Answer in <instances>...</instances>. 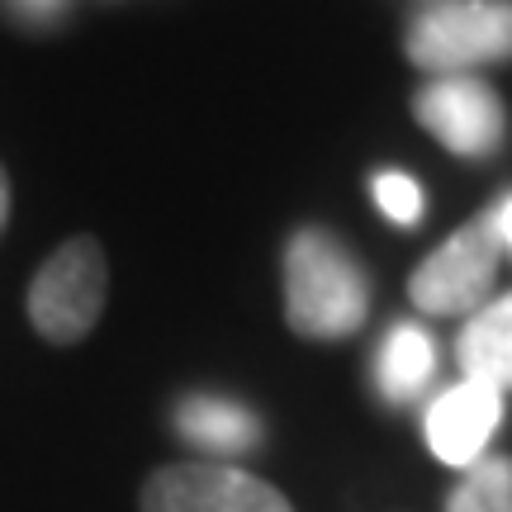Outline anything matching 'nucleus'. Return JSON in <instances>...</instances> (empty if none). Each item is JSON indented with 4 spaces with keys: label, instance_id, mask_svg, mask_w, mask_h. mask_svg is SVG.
Wrapping results in <instances>:
<instances>
[{
    "label": "nucleus",
    "instance_id": "nucleus-2",
    "mask_svg": "<svg viewBox=\"0 0 512 512\" xmlns=\"http://www.w3.org/2000/svg\"><path fill=\"white\" fill-rule=\"evenodd\" d=\"M408 62L437 76H470V67L512 57V0H446L408 29Z\"/></svg>",
    "mask_w": 512,
    "mask_h": 512
},
{
    "label": "nucleus",
    "instance_id": "nucleus-12",
    "mask_svg": "<svg viewBox=\"0 0 512 512\" xmlns=\"http://www.w3.org/2000/svg\"><path fill=\"white\" fill-rule=\"evenodd\" d=\"M375 204H380L394 223L422 219V190H418V181L403 176V171H380V176H375Z\"/></svg>",
    "mask_w": 512,
    "mask_h": 512
},
{
    "label": "nucleus",
    "instance_id": "nucleus-1",
    "mask_svg": "<svg viewBox=\"0 0 512 512\" xmlns=\"http://www.w3.org/2000/svg\"><path fill=\"white\" fill-rule=\"evenodd\" d=\"M370 313V285L356 256L323 228H299L285 247V323L299 337H351Z\"/></svg>",
    "mask_w": 512,
    "mask_h": 512
},
{
    "label": "nucleus",
    "instance_id": "nucleus-8",
    "mask_svg": "<svg viewBox=\"0 0 512 512\" xmlns=\"http://www.w3.org/2000/svg\"><path fill=\"white\" fill-rule=\"evenodd\" d=\"M456 356L465 380L494 384L498 394L512 389V294L470 313V323L460 328Z\"/></svg>",
    "mask_w": 512,
    "mask_h": 512
},
{
    "label": "nucleus",
    "instance_id": "nucleus-4",
    "mask_svg": "<svg viewBox=\"0 0 512 512\" xmlns=\"http://www.w3.org/2000/svg\"><path fill=\"white\" fill-rule=\"evenodd\" d=\"M498 252H503V242H498L494 214L470 219L413 271V280H408L413 304L422 313H437V318L484 309L498 275Z\"/></svg>",
    "mask_w": 512,
    "mask_h": 512
},
{
    "label": "nucleus",
    "instance_id": "nucleus-15",
    "mask_svg": "<svg viewBox=\"0 0 512 512\" xmlns=\"http://www.w3.org/2000/svg\"><path fill=\"white\" fill-rule=\"evenodd\" d=\"M10 219V181H5V171H0V228Z\"/></svg>",
    "mask_w": 512,
    "mask_h": 512
},
{
    "label": "nucleus",
    "instance_id": "nucleus-10",
    "mask_svg": "<svg viewBox=\"0 0 512 512\" xmlns=\"http://www.w3.org/2000/svg\"><path fill=\"white\" fill-rule=\"evenodd\" d=\"M432 366H437L432 337L422 328H413V323H399V328H389V337H384L380 361H375V380H380L384 399L403 403L432 380Z\"/></svg>",
    "mask_w": 512,
    "mask_h": 512
},
{
    "label": "nucleus",
    "instance_id": "nucleus-13",
    "mask_svg": "<svg viewBox=\"0 0 512 512\" xmlns=\"http://www.w3.org/2000/svg\"><path fill=\"white\" fill-rule=\"evenodd\" d=\"M10 5H15L24 19H53L57 10L67 5V0H10Z\"/></svg>",
    "mask_w": 512,
    "mask_h": 512
},
{
    "label": "nucleus",
    "instance_id": "nucleus-7",
    "mask_svg": "<svg viewBox=\"0 0 512 512\" xmlns=\"http://www.w3.org/2000/svg\"><path fill=\"white\" fill-rule=\"evenodd\" d=\"M503 418V394L484 380H460L427 408V446L446 465H475Z\"/></svg>",
    "mask_w": 512,
    "mask_h": 512
},
{
    "label": "nucleus",
    "instance_id": "nucleus-6",
    "mask_svg": "<svg viewBox=\"0 0 512 512\" xmlns=\"http://www.w3.org/2000/svg\"><path fill=\"white\" fill-rule=\"evenodd\" d=\"M413 110L418 124L456 157H489L503 143V105L479 76H437L418 91Z\"/></svg>",
    "mask_w": 512,
    "mask_h": 512
},
{
    "label": "nucleus",
    "instance_id": "nucleus-9",
    "mask_svg": "<svg viewBox=\"0 0 512 512\" xmlns=\"http://www.w3.org/2000/svg\"><path fill=\"white\" fill-rule=\"evenodd\" d=\"M176 427L185 432V441H195L204 451H219V456H238L252 451L261 441V422L252 408H242L238 399H223V394H195L176 408Z\"/></svg>",
    "mask_w": 512,
    "mask_h": 512
},
{
    "label": "nucleus",
    "instance_id": "nucleus-11",
    "mask_svg": "<svg viewBox=\"0 0 512 512\" xmlns=\"http://www.w3.org/2000/svg\"><path fill=\"white\" fill-rule=\"evenodd\" d=\"M446 512H512V456H479L465 465Z\"/></svg>",
    "mask_w": 512,
    "mask_h": 512
},
{
    "label": "nucleus",
    "instance_id": "nucleus-3",
    "mask_svg": "<svg viewBox=\"0 0 512 512\" xmlns=\"http://www.w3.org/2000/svg\"><path fill=\"white\" fill-rule=\"evenodd\" d=\"M110 294V271H105V252L95 238L62 242L43 266H38L34 285H29V323H34L48 342H81L95 328V318L105 309Z\"/></svg>",
    "mask_w": 512,
    "mask_h": 512
},
{
    "label": "nucleus",
    "instance_id": "nucleus-5",
    "mask_svg": "<svg viewBox=\"0 0 512 512\" xmlns=\"http://www.w3.org/2000/svg\"><path fill=\"white\" fill-rule=\"evenodd\" d=\"M143 512H294L280 489L233 465H162L143 484Z\"/></svg>",
    "mask_w": 512,
    "mask_h": 512
},
{
    "label": "nucleus",
    "instance_id": "nucleus-14",
    "mask_svg": "<svg viewBox=\"0 0 512 512\" xmlns=\"http://www.w3.org/2000/svg\"><path fill=\"white\" fill-rule=\"evenodd\" d=\"M494 228H498V242H503V247H512V195L494 209Z\"/></svg>",
    "mask_w": 512,
    "mask_h": 512
}]
</instances>
